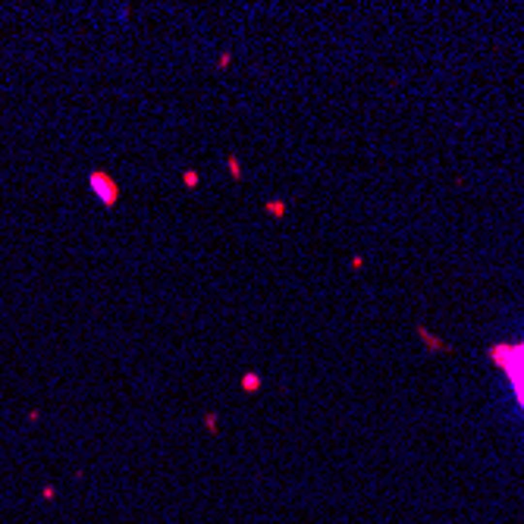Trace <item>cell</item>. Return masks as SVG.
<instances>
[{"label": "cell", "instance_id": "obj_1", "mask_svg": "<svg viewBox=\"0 0 524 524\" xmlns=\"http://www.w3.org/2000/svg\"><path fill=\"white\" fill-rule=\"evenodd\" d=\"M499 358H502L499 364L508 370V377H512V386H515V393H518V402L524 405V346L499 351Z\"/></svg>", "mask_w": 524, "mask_h": 524}]
</instances>
